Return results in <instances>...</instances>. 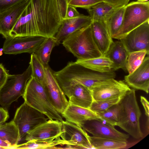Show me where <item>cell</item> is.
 I'll list each match as a JSON object with an SVG mask.
<instances>
[{"label": "cell", "mask_w": 149, "mask_h": 149, "mask_svg": "<svg viewBox=\"0 0 149 149\" xmlns=\"http://www.w3.org/2000/svg\"><path fill=\"white\" fill-rule=\"evenodd\" d=\"M63 19L59 0H29L10 36H54Z\"/></svg>", "instance_id": "6da1fadb"}, {"label": "cell", "mask_w": 149, "mask_h": 149, "mask_svg": "<svg viewBox=\"0 0 149 149\" xmlns=\"http://www.w3.org/2000/svg\"><path fill=\"white\" fill-rule=\"evenodd\" d=\"M54 74L62 90L76 84L82 85L91 90L100 83L116 77L114 71L99 72L72 61L61 70L54 71Z\"/></svg>", "instance_id": "7a4b0ae2"}, {"label": "cell", "mask_w": 149, "mask_h": 149, "mask_svg": "<svg viewBox=\"0 0 149 149\" xmlns=\"http://www.w3.org/2000/svg\"><path fill=\"white\" fill-rule=\"evenodd\" d=\"M118 104L117 126L134 138H142L143 135L140 121L141 113L137 100L135 89H131L128 91Z\"/></svg>", "instance_id": "3957f363"}, {"label": "cell", "mask_w": 149, "mask_h": 149, "mask_svg": "<svg viewBox=\"0 0 149 149\" xmlns=\"http://www.w3.org/2000/svg\"><path fill=\"white\" fill-rule=\"evenodd\" d=\"M62 43L77 59H89L103 55L93 39L91 24L72 33Z\"/></svg>", "instance_id": "277c9868"}, {"label": "cell", "mask_w": 149, "mask_h": 149, "mask_svg": "<svg viewBox=\"0 0 149 149\" xmlns=\"http://www.w3.org/2000/svg\"><path fill=\"white\" fill-rule=\"evenodd\" d=\"M22 97L27 104L44 114L49 120H63L51 103L42 84L33 77L28 81Z\"/></svg>", "instance_id": "5b68a950"}, {"label": "cell", "mask_w": 149, "mask_h": 149, "mask_svg": "<svg viewBox=\"0 0 149 149\" xmlns=\"http://www.w3.org/2000/svg\"><path fill=\"white\" fill-rule=\"evenodd\" d=\"M149 20V1H133L125 7L122 25L113 38L120 40L129 33Z\"/></svg>", "instance_id": "8992f818"}, {"label": "cell", "mask_w": 149, "mask_h": 149, "mask_svg": "<svg viewBox=\"0 0 149 149\" xmlns=\"http://www.w3.org/2000/svg\"><path fill=\"white\" fill-rule=\"evenodd\" d=\"M31 65L22 74H9L5 84L0 90V105L7 110L14 102L22 96L27 84L31 77Z\"/></svg>", "instance_id": "52a82bcc"}, {"label": "cell", "mask_w": 149, "mask_h": 149, "mask_svg": "<svg viewBox=\"0 0 149 149\" xmlns=\"http://www.w3.org/2000/svg\"><path fill=\"white\" fill-rule=\"evenodd\" d=\"M48 119L44 114L24 102L17 109L13 120L19 131V141L24 139L29 132Z\"/></svg>", "instance_id": "ba28073f"}, {"label": "cell", "mask_w": 149, "mask_h": 149, "mask_svg": "<svg viewBox=\"0 0 149 149\" xmlns=\"http://www.w3.org/2000/svg\"><path fill=\"white\" fill-rule=\"evenodd\" d=\"M47 37L41 36H9L3 47L5 54H17L35 53Z\"/></svg>", "instance_id": "9c48e42d"}, {"label": "cell", "mask_w": 149, "mask_h": 149, "mask_svg": "<svg viewBox=\"0 0 149 149\" xmlns=\"http://www.w3.org/2000/svg\"><path fill=\"white\" fill-rule=\"evenodd\" d=\"M45 78L42 84L47 95L51 103L61 114L69 104L66 95L60 86L49 65L45 68Z\"/></svg>", "instance_id": "30bf717a"}, {"label": "cell", "mask_w": 149, "mask_h": 149, "mask_svg": "<svg viewBox=\"0 0 149 149\" xmlns=\"http://www.w3.org/2000/svg\"><path fill=\"white\" fill-rule=\"evenodd\" d=\"M62 123V132L60 137L63 146L69 148H93L89 135L81 127L67 121Z\"/></svg>", "instance_id": "8fae6325"}, {"label": "cell", "mask_w": 149, "mask_h": 149, "mask_svg": "<svg viewBox=\"0 0 149 149\" xmlns=\"http://www.w3.org/2000/svg\"><path fill=\"white\" fill-rule=\"evenodd\" d=\"M114 79L107 80L91 89L93 100L101 101L123 97L131 90L124 81Z\"/></svg>", "instance_id": "7c38bea8"}, {"label": "cell", "mask_w": 149, "mask_h": 149, "mask_svg": "<svg viewBox=\"0 0 149 149\" xmlns=\"http://www.w3.org/2000/svg\"><path fill=\"white\" fill-rule=\"evenodd\" d=\"M149 20L129 33L120 40L129 54L146 50L149 54Z\"/></svg>", "instance_id": "4fadbf2b"}, {"label": "cell", "mask_w": 149, "mask_h": 149, "mask_svg": "<svg viewBox=\"0 0 149 149\" xmlns=\"http://www.w3.org/2000/svg\"><path fill=\"white\" fill-rule=\"evenodd\" d=\"M81 127L95 137L125 142L127 141L129 137L128 134L119 132L114 126L100 119L87 120Z\"/></svg>", "instance_id": "5bb4252c"}, {"label": "cell", "mask_w": 149, "mask_h": 149, "mask_svg": "<svg viewBox=\"0 0 149 149\" xmlns=\"http://www.w3.org/2000/svg\"><path fill=\"white\" fill-rule=\"evenodd\" d=\"M62 132V123L58 120H49L29 132L26 141L53 140L60 137Z\"/></svg>", "instance_id": "9a60e30c"}, {"label": "cell", "mask_w": 149, "mask_h": 149, "mask_svg": "<svg viewBox=\"0 0 149 149\" xmlns=\"http://www.w3.org/2000/svg\"><path fill=\"white\" fill-rule=\"evenodd\" d=\"M125 81L134 89L143 91L147 94L149 88V57L144 58L140 65L134 72L125 77Z\"/></svg>", "instance_id": "2e32d148"}, {"label": "cell", "mask_w": 149, "mask_h": 149, "mask_svg": "<svg viewBox=\"0 0 149 149\" xmlns=\"http://www.w3.org/2000/svg\"><path fill=\"white\" fill-rule=\"evenodd\" d=\"M29 0H22L0 13V34L5 39L10 33L28 3Z\"/></svg>", "instance_id": "e0dca14e"}, {"label": "cell", "mask_w": 149, "mask_h": 149, "mask_svg": "<svg viewBox=\"0 0 149 149\" xmlns=\"http://www.w3.org/2000/svg\"><path fill=\"white\" fill-rule=\"evenodd\" d=\"M92 22L89 15L83 14L73 18H65L63 20L58 32L54 36L59 45L70 35L91 24Z\"/></svg>", "instance_id": "ac0fdd59"}, {"label": "cell", "mask_w": 149, "mask_h": 149, "mask_svg": "<svg viewBox=\"0 0 149 149\" xmlns=\"http://www.w3.org/2000/svg\"><path fill=\"white\" fill-rule=\"evenodd\" d=\"M62 90L70 104L89 108L93 101L91 91L82 85L76 84Z\"/></svg>", "instance_id": "d6986e66"}, {"label": "cell", "mask_w": 149, "mask_h": 149, "mask_svg": "<svg viewBox=\"0 0 149 149\" xmlns=\"http://www.w3.org/2000/svg\"><path fill=\"white\" fill-rule=\"evenodd\" d=\"M91 27L95 43L102 54L105 56L113 42L111 32L104 20L92 21Z\"/></svg>", "instance_id": "ffe728a7"}, {"label": "cell", "mask_w": 149, "mask_h": 149, "mask_svg": "<svg viewBox=\"0 0 149 149\" xmlns=\"http://www.w3.org/2000/svg\"><path fill=\"white\" fill-rule=\"evenodd\" d=\"M61 115L66 121L81 127L87 120L99 119L96 113L89 108L70 103Z\"/></svg>", "instance_id": "44dd1931"}, {"label": "cell", "mask_w": 149, "mask_h": 149, "mask_svg": "<svg viewBox=\"0 0 149 149\" xmlns=\"http://www.w3.org/2000/svg\"><path fill=\"white\" fill-rule=\"evenodd\" d=\"M129 53L120 41L113 42L105 56L112 62V70L122 68L126 69L127 60Z\"/></svg>", "instance_id": "7402d4cb"}, {"label": "cell", "mask_w": 149, "mask_h": 149, "mask_svg": "<svg viewBox=\"0 0 149 149\" xmlns=\"http://www.w3.org/2000/svg\"><path fill=\"white\" fill-rule=\"evenodd\" d=\"M75 62L92 70L106 73L112 70V62L104 56L84 59H77Z\"/></svg>", "instance_id": "603a6c76"}, {"label": "cell", "mask_w": 149, "mask_h": 149, "mask_svg": "<svg viewBox=\"0 0 149 149\" xmlns=\"http://www.w3.org/2000/svg\"><path fill=\"white\" fill-rule=\"evenodd\" d=\"M18 127L12 120L10 122L0 124V138L6 141L14 149L19 141Z\"/></svg>", "instance_id": "cb8c5ba5"}, {"label": "cell", "mask_w": 149, "mask_h": 149, "mask_svg": "<svg viewBox=\"0 0 149 149\" xmlns=\"http://www.w3.org/2000/svg\"><path fill=\"white\" fill-rule=\"evenodd\" d=\"M125 7L113 8L108 14L104 19L112 36L120 29L123 23Z\"/></svg>", "instance_id": "d4e9b609"}, {"label": "cell", "mask_w": 149, "mask_h": 149, "mask_svg": "<svg viewBox=\"0 0 149 149\" xmlns=\"http://www.w3.org/2000/svg\"><path fill=\"white\" fill-rule=\"evenodd\" d=\"M58 45L54 36L47 37L34 53L45 68L49 65L48 63L53 49Z\"/></svg>", "instance_id": "484cf974"}, {"label": "cell", "mask_w": 149, "mask_h": 149, "mask_svg": "<svg viewBox=\"0 0 149 149\" xmlns=\"http://www.w3.org/2000/svg\"><path fill=\"white\" fill-rule=\"evenodd\" d=\"M89 139L93 148L96 149H115L125 148L127 142L91 136Z\"/></svg>", "instance_id": "4316f807"}, {"label": "cell", "mask_w": 149, "mask_h": 149, "mask_svg": "<svg viewBox=\"0 0 149 149\" xmlns=\"http://www.w3.org/2000/svg\"><path fill=\"white\" fill-rule=\"evenodd\" d=\"M63 146L61 139L60 137L54 140L49 141H27L19 144H17L14 149H48L58 148L57 146Z\"/></svg>", "instance_id": "83f0119b"}, {"label": "cell", "mask_w": 149, "mask_h": 149, "mask_svg": "<svg viewBox=\"0 0 149 149\" xmlns=\"http://www.w3.org/2000/svg\"><path fill=\"white\" fill-rule=\"evenodd\" d=\"M114 8L102 2L97 3L87 9L92 21L104 20L106 15Z\"/></svg>", "instance_id": "f1b7e54d"}, {"label": "cell", "mask_w": 149, "mask_h": 149, "mask_svg": "<svg viewBox=\"0 0 149 149\" xmlns=\"http://www.w3.org/2000/svg\"><path fill=\"white\" fill-rule=\"evenodd\" d=\"M146 54L149 55L146 50L132 52L129 54L125 67L129 74L132 73L140 65Z\"/></svg>", "instance_id": "f546056e"}, {"label": "cell", "mask_w": 149, "mask_h": 149, "mask_svg": "<svg viewBox=\"0 0 149 149\" xmlns=\"http://www.w3.org/2000/svg\"><path fill=\"white\" fill-rule=\"evenodd\" d=\"M29 64L31 68V77L42 84L45 78V67L34 53H31Z\"/></svg>", "instance_id": "4dcf8cb0"}, {"label": "cell", "mask_w": 149, "mask_h": 149, "mask_svg": "<svg viewBox=\"0 0 149 149\" xmlns=\"http://www.w3.org/2000/svg\"><path fill=\"white\" fill-rule=\"evenodd\" d=\"M118 110V104L104 111L96 113L101 120L114 127L117 125Z\"/></svg>", "instance_id": "1f68e13d"}, {"label": "cell", "mask_w": 149, "mask_h": 149, "mask_svg": "<svg viewBox=\"0 0 149 149\" xmlns=\"http://www.w3.org/2000/svg\"><path fill=\"white\" fill-rule=\"evenodd\" d=\"M123 96L101 101L93 100L89 108L95 113L104 111L118 104Z\"/></svg>", "instance_id": "d6a6232c"}, {"label": "cell", "mask_w": 149, "mask_h": 149, "mask_svg": "<svg viewBox=\"0 0 149 149\" xmlns=\"http://www.w3.org/2000/svg\"><path fill=\"white\" fill-rule=\"evenodd\" d=\"M102 2H104L103 0H70L68 1V4L75 8L87 9L97 3Z\"/></svg>", "instance_id": "836d02e7"}, {"label": "cell", "mask_w": 149, "mask_h": 149, "mask_svg": "<svg viewBox=\"0 0 149 149\" xmlns=\"http://www.w3.org/2000/svg\"><path fill=\"white\" fill-rule=\"evenodd\" d=\"M22 0H0V13Z\"/></svg>", "instance_id": "e575fe53"}, {"label": "cell", "mask_w": 149, "mask_h": 149, "mask_svg": "<svg viewBox=\"0 0 149 149\" xmlns=\"http://www.w3.org/2000/svg\"><path fill=\"white\" fill-rule=\"evenodd\" d=\"M114 8H118L125 6L130 0H103Z\"/></svg>", "instance_id": "d590c367"}, {"label": "cell", "mask_w": 149, "mask_h": 149, "mask_svg": "<svg viewBox=\"0 0 149 149\" xmlns=\"http://www.w3.org/2000/svg\"><path fill=\"white\" fill-rule=\"evenodd\" d=\"M9 74L3 65L0 63V90L6 82Z\"/></svg>", "instance_id": "8d00e7d4"}, {"label": "cell", "mask_w": 149, "mask_h": 149, "mask_svg": "<svg viewBox=\"0 0 149 149\" xmlns=\"http://www.w3.org/2000/svg\"><path fill=\"white\" fill-rule=\"evenodd\" d=\"M80 15L76 9V8L68 5L65 18H73L77 17Z\"/></svg>", "instance_id": "74e56055"}, {"label": "cell", "mask_w": 149, "mask_h": 149, "mask_svg": "<svg viewBox=\"0 0 149 149\" xmlns=\"http://www.w3.org/2000/svg\"><path fill=\"white\" fill-rule=\"evenodd\" d=\"M9 117V113L7 110L0 107V124L4 123Z\"/></svg>", "instance_id": "f35d334b"}, {"label": "cell", "mask_w": 149, "mask_h": 149, "mask_svg": "<svg viewBox=\"0 0 149 149\" xmlns=\"http://www.w3.org/2000/svg\"><path fill=\"white\" fill-rule=\"evenodd\" d=\"M140 101L145 110V114L146 116L149 118V102L145 97L142 96L140 97Z\"/></svg>", "instance_id": "ab89813d"}, {"label": "cell", "mask_w": 149, "mask_h": 149, "mask_svg": "<svg viewBox=\"0 0 149 149\" xmlns=\"http://www.w3.org/2000/svg\"><path fill=\"white\" fill-rule=\"evenodd\" d=\"M138 1L141 2H145L148 1V0H137Z\"/></svg>", "instance_id": "60d3db41"}, {"label": "cell", "mask_w": 149, "mask_h": 149, "mask_svg": "<svg viewBox=\"0 0 149 149\" xmlns=\"http://www.w3.org/2000/svg\"><path fill=\"white\" fill-rule=\"evenodd\" d=\"M69 0H68V1H69Z\"/></svg>", "instance_id": "b9f144b4"}]
</instances>
